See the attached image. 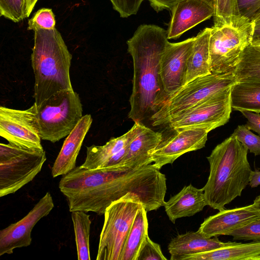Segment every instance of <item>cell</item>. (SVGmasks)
<instances>
[{
  "label": "cell",
  "mask_w": 260,
  "mask_h": 260,
  "mask_svg": "<svg viewBox=\"0 0 260 260\" xmlns=\"http://www.w3.org/2000/svg\"><path fill=\"white\" fill-rule=\"evenodd\" d=\"M169 42L167 31L150 24L139 26L127 41L134 68L128 117L135 122L150 118L166 100L159 71L161 56Z\"/></svg>",
  "instance_id": "obj_1"
},
{
  "label": "cell",
  "mask_w": 260,
  "mask_h": 260,
  "mask_svg": "<svg viewBox=\"0 0 260 260\" xmlns=\"http://www.w3.org/2000/svg\"><path fill=\"white\" fill-rule=\"evenodd\" d=\"M248 149L232 135L218 144L207 157L210 165L208 180L203 187L208 206L221 211L249 184L252 170Z\"/></svg>",
  "instance_id": "obj_2"
},
{
  "label": "cell",
  "mask_w": 260,
  "mask_h": 260,
  "mask_svg": "<svg viewBox=\"0 0 260 260\" xmlns=\"http://www.w3.org/2000/svg\"><path fill=\"white\" fill-rule=\"evenodd\" d=\"M31 56L35 75L34 98L36 106L54 93L73 90L70 69L72 56L55 27H36Z\"/></svg>",
  "instance_id": "obj_3"
},
{
  "label": "cell",
  "mask_w": 260,
  "mask_h": 260,
  "mask_svg": "<svg viewBox=\"0 0 260 260\" xmlns=\"http://www.w3.org/2000/svg\"><path fill=\"white\" fill-rule=\"evenodd\" d=\"M254 23L245 19L236 23L211 27L209 53L211 74L235 71L246 47L252 43Z\"/></svg>",
  "instance_id": "obj_4"
},
{
  "label": "cell",
  "mask_w": 260,
  "mask_h": 260,
  "mask_svg": "<svg viewBox=\"0 0 260 260\" xmlns=\"http://www.w3.org/2000/svg\"><path fill=\"white\" fill-rule=\"evenodd\" d=\"M238 82L234 72L198 77L171 95L149 118L152 126L168 124L172 118Z\"/></svg>",
  "instance_id": "obj_5"
},
{
  "label": "cell",
  "mask_w": 260,
  "mask_h": 260,
  "mask_svg": "<svg viewBox=\"0 0 260 260\" xmlns=\"http://www.w3.org/2000/svg\"><path fill=\"white\" fill-rule=\"evenodd\" d=\"M42 140L55 143L67 137L83 117L79 94L59 91L36 106Z\"/></svg>",
  "instance_id": "obj_6"
},
{
  "label": "cell",
  "mask_w": 260,
  "mask_h": 260,
  "mask_svg": "<svg viewBox=\"0 0 260 260\" xmlns=\"http://www.w3.org/2000/svg\"><path fill=\"white\" fill-rule=\"evenodd\" d=\"M142 205L138 196L129 193L106 209L96 260H120L128 234Z\"/></svg>",
  "instance_id": "obj_7"
},
{
  "label": "cell",
  "mask_w": 260,
  "mask_h": 260,
  "mask_svg": "<svg viewBox=\"0 0 260 260\" xmlns=\"http://www.w3.org/2000/svg\"><path fill=\"white\" fill-rule=\"evenodd\" d=\"M46 160L44 149L0 144V197L13 194L31 181Z\"/></svg>",
  "instance_id": "obj_8"
},
{
  "label": "cell",
  "mask_w": 260,
  "mask_h": 260,
  "mask_svg": "<svg viewBox=\"0 0 260 260\" xmlns=\"http://www.w3.org/2000/svg\"><path fill=\"white\" fill-rule=\"evenodd\" d=\"M230 87L171 119L168 123L174 131L204 128L211 131L226 123L230 118Z\"/></svg>",
  "instance_id": "obj_9"
},
{
  "label": "cell",
  "mask_w": 260,
  "mask_h": 260,
  "mask_svg": "<svg viewBox=\"0 0 260 260\" xmlns=\"http://www.w3.org/2000/svg\"><path fill=\"white\" fill-rule=\"evenodd\" d=\"M0 136L20 147L43 149L36 104L23 110L1 106Z\"/></svg>",
  "instance_id": "obj_10"
},
{
  "label": "cell",
  "mask_w": 260,
  "mask_h": 260,
  "mask_svg": "<svg viewBox=\"0 0 260 260\" xmlns=\"http://www.w3.org/2000/svg\"><path fill=\"white\" fill-rule=\"evenodd\" d=\"M49 192L45 194L21 219L0 231V256L12 254L17 248L25 247L31 243V231L42 218L48 215L54 208Z\"/></svg>",
  "instance_id": "obj_11"
},
{
  "label": "cell",
  "mask_w": 260,
  "mask_h": 260,
  "mask_svg": "<svg viewBox=\"0 0 260 260\" xmlns=\"http://www.w3.org/2000/svg\"><path fill=\"white\" fill-rule=\"evenodd\" d=\"M195 38L175 43L169 42L161 55L159 75L166 101L184 86L187 61Z\"/></svg>",
  "instance_id": "obj_12"
},
{
  "label": "cell",
  "mask_w": 260,
  "mask_h": 260,
  "mask_svg": "<svg viewBox=\"0 0 260 260\" xmlns=\"http://www.w3.org/2000/svg\"><path fill=\"white\" fill-rule=\"evenodd\" d=\"M170 137L162 139L152 153L153 165L158 169L172 164L179 157L205 146L209 131L204 128H189L175 131Z\"/></svg>",
  "instance_id": "obj_13"
},
{
  "label": "cell",
  "mask_w": 260,
  "mask_h": 260,
  "mask_svg": "<svg viewBox=\"0 0 260 260\" xmlns=\"http://www.w3.org/2000/svg\"><path fill=\"white\" fill-rule=\"evenodd\" d=\"M260 219V208L255 204L223 209L205 219L199 231L207 237L226 235L230 232Z\"/></svg>",
  "instance_id": "obj_14"
},
{
  "label": "cell",
  "mask_w": 260,
  "mask_h": 260,
  "mask_svg": "<svg viewBox=\"0 0 260 260\" xmlns=\"http://www.w3.org/2000/svg\"><path fill=\"white\" fill-rule=\"evenodd\" d=\"M172 17L168 32V39H176L183 33L214 15L209 0H182L172 9Z\"/></svg>",
  "instance_id": "obj_15"
},
{
  "label": "cell",
  "mask_w": 260,
  "mask_h": 260,
  "mask_svg": "<svg viewBox=\"0 0 260 260\" xmlns=\"http://www.w3.org/2000/svg\"><path fill=\"white\" fill-rule=\"evenodd\" d=\"M162 134L153 131L141 122L139 130L127 146L118 166L135 168L153 162L152 153L162 139Z\"/></svg>",
  "instance_id": "obj_16"
},
{
  "label": "cell",
  "mask_w": 260,
  "mask_h": 260,
  "mask_svg": "<svg viewBox=\"0 0 260 260\" xmlns=\"http://www.w3.org/2000/svg\"><path fill=\"white\" fill-rule=\"evenodd\" d=\"M92 120L90 114L83 116L67 137L53 165L51 170L53 177L63 176L76 168L77 156Z\"/></svg>",
  "instance_id": "obj_17"
},
{
  "label": "cell",
  "mask_w": 260,
  "mask_h": 260,
  "mask_svg": "<svg viewBox=\"0 0 260 260\" xmlns=\"http://www.w3.org/2000/svg\"><path fill=\"white\" fill-rule=\"evenodd\" d=\"M236 242H223L217 237H207L199 230L187 232L173 238L168 245L171 260H183L189 255L207 252L238 244Z\"/></svg>",
  "instance_id": "obj_18"
},
{
  "label": "cell",
  "mask_w": 260,
  "mask_h": 260,
  "mask_svg": "<svg viewBox=\"0 0 260 260\" xmlns=\"http://www.w3.org/2000/svg\"><path fill=\"white\" fill-rule=\"evenodd\" d=\"M207 205L203 188L190 184L165 202L164 206L169 219L175 223L176 219L193 216Z\"/></svg>",
  "instance_id": "obj_19"
},
{
  "label": "cell",
  "mask_w": 260,
  "mask_h": 260,
  "mask_svg": "<svg viewBox=\"0 0 260 260\" xmlns=\"http://www.w3.org/2000/svg\"><path fill=\"white\" fill-rule=\"evenodd\" d=\"M141 123L135 122L126 133L111 139L104 145L87 147L86 157L81 166L87 169L102 168L110 158L129 143L137 134Z\"/></svg>",
  "instance_id": "obj_20"
},
{
  "label": "cell",
  "mask_w": 260,
  "mask_h": 260,
  "mask_svg": "<svg viewBox=\"0 0 260 260\" xmlns=\"http://www.w3.org/2000/svg\"><path fill=\"white\" fill-rule=\"evenodd\" d=\"M210 30L211 28L207 27L196 37L187 61L184 85L198 77L211 74L209 53Z\"/></svg>",
  "instance_id": "obj_21"
},
{
  "label": "cell",
  "mask_w": 260,
  "mask_h": 260,
  "mask_svg": "<svg viewBox=\"0 0 260 260\" xmlns=\"http://www.w3.org/2000/svg\"><path fill=\"white\" fill-rule=\"evenodd\" d=\"M183 260H260V241L237 244L189 255Z\"/></svg>",
  "instance_id": "obj_22"
},
{
  "label": "cell",
  "mask_w": 260,
  "mask_h": 260,
  "mask_svg": "<svg viewBox=\"0 0 260 260\" xmlns=\"http://www.w3.org/2000/svg\"><path fill=\"white\" fill-rule=\"evenodd\" d=\"M231 99L233 110L260 113V81L237 82L232 87Z\"/></svg>",
  "instance_id": "obj_23"
},
{
  "label": "cell",
  "mask_w": 260,
  "mask_h": 260,
  "mask_svg": "<svg viewBox=\"0 0 260 260\" xmlns=\"http://www.w3.org/2000/svg\"><path fill=\"white\" fill-rule=\"evenodd\" d=\"M147 211L142 205L128 234L120 260H136L142 244L148 236Z\"/></svg>",
  "instance_id": "obj_24"
},
{
  "label": "cell",
  "mask_w": 260,
  "mask_h": 260,
  "mask_svg": "<svg viewBox=\"0 0 260 260\" xmlns=\"http://www.w3.org/2000/svg\"><path fill=\"white\" fill-rule=\"evenodd\" d=\"M234 74L238 82L260 81V46L250 44L245 49Z\"/></svg>",
  "instance_id": "obj_25"
},
{
  "label": "cell",
  "mask_w": 260,
  "mask_h": 260,
  "mask_svg": "<svg viewBox=\"0 0 260 260\" xmlns=\"http://www.w3.org/2000/svg\"><path fill=\"white\" fill-rule=\"evenodd\" d=\"M78 260H90L89 237L91 221L83 211L71 212Z\"/></svg>",
  "instance_id": "obj_26"
},
{
  "label": "cell",
  "mask_w": 260,
  "mask_h": 260,
  "mask_svg": "<svg viewBox=\"0 0 260 260\" xmlns=\"http://www.w3.org/2000/svg\"><path fill=\"white\" fill-rule=\"evenodd\" d=\"M214 8V25L236 23L247 19L241 16L237 0H210Z\"/></svg>",
  "instance_id": "obj_27"
},
{
  "label": "cell",
  "mask_w": 260,
  "mask_h": 260,
  "mask_svg": "<svg viewBox=\"0 0 260 260\" xmlns=\"http://www.w3.org/2000/svg\"><path fill=\"white\" fill-rule=\"evenodd\" d=\"M28 0H0V13L15 22L27 17Z\"/></svg>",
  "instance_id": "obj_28"
},
{
  "label": "cell",
  "mask_w": 260,
  "mask_h": 260,
  "mask_svg": "<svg viewBox=\"0 0 260 260\" xmlns=\"http://www.w3.org/2000/svg\"><path fill=\"white\" fill-rule=\"evenodd\" d=\"M245 145L250 152L260 155V136L254 134L245 125H239L232 134Z\"/></svg>",
  "instance_id": "obj_29"
},
{
  "label": "cell",
  "mask_w": 260,
  "mask_h": 260,
  "mask_svg": "<svg viewBox=\"0 0 260 260\" xmlns=\"http://www.w3.org/2000/svg\"><path fill=\"white\" fill-rule=\"evenodd\" d=\"M226 236H232L234 240L260 241V219L236 229Z\"/></svg>",
  "instance_id": "obj_30"
},
{
  "label": "cell",
  "mask_w": 260,
  "mask_h": 260,
  "mask_svg": "<svg viewBox=\"0 0 260 260\" xmlns=\"http://www.w3.org/2000/svg\"><path fill=\"white\" fill-rule=\"evenodd\" d=\"M55 16L51 9L43 8L38 10L29 20L27 29L34 30L36 27L47 29L55 28Z\"/></svg>",
  "instance_id": "obj_31"
},
{
  "label": "cell",
  "mask_w": 260,
  "mask_h": 260,
  "mask_svg": "<svg viewBox=\"0 0 260 260\" xmlns=\"http://www.w3.org/2000/svg\"><path fill=\"white\" fill-rule=\"evenodd\" d=\"M136 260H167L162 254L160 246L152 241L148 235L142 244Z\"/></svg>",
  "instance_id": "obj_32"
},
{
  "label": "cell",
  "mask_w": 260,
  "mask_h": 260,
  "mask_svg": "<svg viewBox=\"0 0 260 260\" xmlns=\"http://www.w3.org/2000/svg\"><path fill=\"white\" fill-rule=\"evenodd\" d=\"M144 0H110L113 8L120 17L126 18L136 14Z\"/></svg>",
  "instance_id": "obj_33"
},
{
  "label": "cell",
  "mask_w": 260,
  "mask_h": 260,
  "mask_svg": "<svg viewBox=\"0 0 260 260\" xmlns=\"http://www.w3.org/2000/svg\"><path fill=\"white\" fill-rule=\"evenodd\" d=\"M240 14L253 21L260 11V0H237Z\"/></svg>",
  "instance_id": "obj_34"
},
{
  "label": "cell",
  "mask_w": 260,
  "mask_h": 260,
  "mask_svg": "<svg viewBox=\"0 0 260 260\" xmlns=\"http://www.w3.org/2000/svg\"><path fill=\"white\" fill-rule=\"evenodd\" d=\"M240 112L247 119L245 126L250 130L257 133L260 136V114L246 110Z\"/></svg>",
  "instance_id": "obj_35"
},
{
  "label": "cell",
  "mask_w": 260,
  "mask_h": 260,
  "mask_svg": "<svg viewBox=\"0 0 260 260\" xmlns=\"http://www.w3.org/2000/svg\"><path fill=\"white\" fill-rule=\"evenodd\" d=\"M151 6L155 10L158 12L164 9L172 10V8L179 2L182 0H148Z\"/></svg>",
  "instance_id": "obj_36"
},
{
  "label": "cell",
  "mask_w": 260,
  "mask_h": 260,
  "mask_svg": "<svg viewBox=\"0 0 260 260\" xmlns=\"http://www.w3.org/2000/svg\"><path fill=\"white\" fill-rule=\"evenodd\" d=\"M254 29L252 44L257 45L260 43V18L253 21Z\"/></svg>",
  "instance_id": "obj_37"
},
{
  "label": "cell",
  "mask_w": 260,
  "mask_h": 260,
  "mask_svg": "<svg viewBox=\"0 0 260 260\" xmlns=\"http://www.w3.org/2000/svg\"><path fill=\"white\" fill-rule=\"evenodd\" d=\"M249 185L252 188L257 187L260 185V171H252L249 178Z\"/></svg>",
  "instance_id": "obj_38"
},
{
  "label": "cell",
  "mask_w": 260,
  "mask_h": 260,
  "mask_svg": "<svg viewBox=\"0 0 260 260\" xmlns=\"http://www.w3.org/2000/svg\"><path fill=\"white\" fill-rule=\"evenodd\" d=\"M37 1L38 0H28L27 17L30 14Z\"/></svg>",
  "instance_id": "obj_39"
},
{
  "label": "cell",
  "mask_w": 260,
  "mask_h": 260,
  "mask_svg": "<svg viewBox=\"0 0 260 260\" xmlns=\"http://www.w3.org/2000/svg\"><path fill=\"white\" fill-rule=\"evenodd\" d=\"M253 203L260 208V195L255 198L253 201Z\"/></svg>",
  "instance_id": "obj_40"
},
{
  "label": "cell",
  "mask_w": 260,
  "mask_h": 260,
  "mask_svg": "<svg viewBox=\"0 0 260 260\" xmlns=\"http://www.w3.org/2000/svg\"><path fill=\"white\" fill-rule=\"evenodd\" d=\"M258 18H260V11L257 13V15H256V16H255V18H254V20H256V19H258ZM254 20H253V21H254Z\"/></svg>",
  "instance_id": "obj_41"
},
{
  "label": "cell",
  "mask_w": 260,
  "mask_h": 260,
  "mask_svg": "<svg viewBox=\"0 0 260 260\" xmlns=\"http://www.w3.org/2000/svg\"><path fill=\"white\" fill-rule=\"evenodd\" d=\"M256 45H259L260 46V43H259L258 44Z\"/></svg>",
  "instance_id": "obj_42"
}]
</instances>
